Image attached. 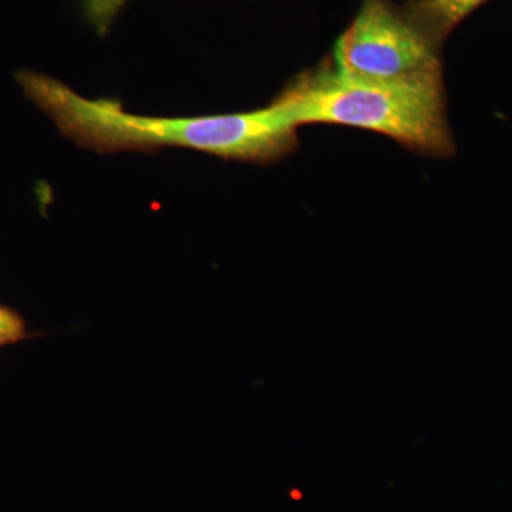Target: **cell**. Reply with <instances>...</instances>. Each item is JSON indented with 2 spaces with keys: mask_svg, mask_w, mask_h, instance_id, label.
Masks as SVG:
<instances>
[{
  "mask_svg": "<svg viewBox=\"0 0 512 512\" xmlns=\"http://www.w3.org/2000/svg\"><path fill=\"white\" fill-rule=\"evenodd\" d=\"M18 82L64 137L99 153L191 148L245 163L271 164L298 148V126L278 99L265 109L220 116L144 117L114 100H90L46 74L22 72Z\"/></svg>",
  "mask_w": 512,
  "mask_h": 512,
  "instance_id": "1",
  "label": "cell"
},
{
  "mask_svg": "<svg viewBox=\"0 0 512 512\" xmlns=\"http://www.w3.org/2000/svg\"><path fill=\"white\" fill-rule=\"evenodd\" d=\"M276 99L298 127L362 128L430 157L447 158L456 151L443 70L397 80H366L348 76L329 63L296 77Z\"/></svg>",
  "mask_w": 512,
  "mask_h": 512,
  "instance_id": "2",
  "label": "cell"
},
{
  "mask_svg": "<svg viewBox=\"0 0 512 512\" xmlns=\"http://www.w3.org/2000/svg\"><path fill=\"white\" fill-rule=\"evenodd\" d=\"M437 42L387 0H365L335 47L336 69L366 80H397L441 69Z\"/></svg>",
  "mask_w": 512,
  "mask_h": 512,
  "instance_id": "3",
  "label": "cell"
},
{
  "mask_svg": "<svg viewBox=\"0 0 512 512\" xmlns=\"http://www.w3.org/2000/svg\"><path fill=\"white\" fill-rule=\"evenodd\" d=\"M485 2L487 0H421L416 10L420 20L417 23L437 42Z\"/></svg>",
  "mask_w": 512,
  "mask_h": 512,
  "instance_id": "4",
  "label": "cell"
},
{
  "mask_svg": "<svg viewBox=\"0 0 512 512\" xmlns=\"http://www.w3.org/2000/svg\"><path fill=\"white\" fill-rule=\"evenodd\" d=\"M26 329L22 318L8 308L0 306V345L19 342L25 338Z\"/></svg>",
  "mask_w": 512,
  "mask_h": 512,
  "instance_id": "5",
  "label": "cell"
}]
</instances>
